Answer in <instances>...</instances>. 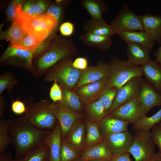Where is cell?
<instances>
[{
	"instance_id": "d590c367",
	"label": "cell",
	"mask_w": 161,
	"mask_h": 161,
	"mask_svg": "<svg viewBox=\"0 0 161 161\" xmlns=\"http://www.w3.org/2000/svg\"><path fill=\"white\" fill-rule=\"evenodd\" d=\"M42 42L27 34L21 41L16 43L10 44V46L16 48L30 51L34 53L40 46Z\"/></svg>"
},
{
	"instance_id": "cb8c5ba5",
	"label": "cell",
	"mask_w": 161,
	"mask_h": 161,
	"mask_svg": "<svg viewBox=\"0 0 161 161\" xmlns=\"http://www.w3.org/2000/svg\"><path fill=\"white\" fill-rule=\"evenodd\" d=\"M113 156L108 148L105 140L92 147L86 148L80 155V157L86 161L98 159L110 161Z\"/></svg>"
},
{
	"instance_id": "f6af8a7d",
	"label": "cell",
	"mask_w": 161,
	"mask_h": 161,
	"mask_svg": "<svg viewBox=\"0 0 161 161\" xmlns=\"http://www.w3.org/2000/svg\"><path fill=\"white\" fill-rule=\"evenodd\" d=\"M11 108L13 112L17 114L25 113L26 110L25 103L18 100L13 101Z\"/></svg>"
},
{
	"instance_id": "f546056e",
	"label": "cell",
	"mask_w": 161,
	"mask_h": 161,
	"mask_svg": "<svg viewBox=\"0 0 161 161\" xmlns=\"http://www.w3.org/2000/svg\"><path fill=\"white\" fill-rule=\"evenodd\" d=\"M49 148L43 143L31 151L23 157L13 159V161H49Z\"/></svg>"
},
{
	"instance_id": "c3c4849f",
	"label": "cell",
	"mask_w": 161,
	"mask_h": 161,
	"mask_svg": "<svg viewBox=\"0 0 161 161\" xmlns=\"http://www.w3.org/2000/svg\"><path fill=\"white\" fill-rule=\"evenodd\" d=\"M130 154L129 152H127L120 155H114L110 161H132L130 157Z\"/></svg>"
},
{
	"instance_id": "8d00e7d4",
	"label": "cell",
	"mask_w": 161,
	"mask_h": 161,
	"mask_svg": "<svg viewBox=\"0 0 161 161\" xmlns=\"http://www.w3.org/2000/svg\"><path fill=\"white\" fill-rule=\"evenodd\" d=\"M17 78L13 73L7 72L3 73L0 76V96L5 89L8 90L10 95L14 86L18 84Z\"/></svg>"
},
{
	"instance_id": "7402d4cb",
	"label": "cell",
	"mask_w": 161,
	"mask_h": 161,
	"mask_svg": "<svg viewBox=\"0 0 161 161\" xmlns=\"http://www.w3.org/2000/svg\"><path fill=\"white\" fill-rule=\"evenodd\" d=\"M111 38L86 32L79 36V39L85 45L97 48L104 52L109 49L113 44Z\"/></svg>"
},
{
	"instance_id": "277c9868",
	"label": "cell",
	"mask_w": 161,
	"mask_h": 161,
	"mask_svg": "<svg viewBox=\"0 0 161 161\" xmlns=\"http://www.w3.org/2000/svg\"><path fill=\"white\" fill-rule=\"evenodd\" d=\"M14 22L18 23L26 33L41 42L58 25L54 17L45 13L38 16H31L22 12L18 18Z\"/></svg>"
},
{
	"instance_id": "f1b7e54d",
	"label": "cell",
	"mask_w": 161,
	"mask_h": 161,
	"mask_svg": "<svg viewBox=\"0 0 161 161\" xmlns=\"http://www.w3.org/2000/svg\"><path fill=\"white\" fill-rule=\"evenodd\" d=\"M86 125V148H89L105 141L100 133L99 123L85 119Z\"/></svg>"
},
{
	"instance_id": "52a82bcc",
	"label": "cell",
	"mask_w": 161,
	"mask_h": 161,
	"mask_svg": "<svg viewBox=\"0 0 161 161\" xmlns=\"http://www.w3.org/2000/svg\"><path fill=\"white\" fill-rule=\"evenodd\" d=\"M155 145L150 130H138L135 131L127 152L135 161H149L154 153Z\"/></svg>"
},
{
	"instance_id": "4fadbf2b",
	"label": "cell",
	"mask_w": 161,
	"mask_h": 161,
	"mask_svg": "<svg viewBox=\"0 0 161 161\" xmlns=\"http://www.w3.org/2000/svg\"><path fill=\"white\" fill-rule=\"evenodd\" d=\"M109 63L101 61L97 65L88 66L85 70H82L79 80L73 90L85 84L109 77Z\"/></svg>"
},
{
	"instance_id": "8992f818",
	"label": "cell",
	"mask_w": 161,
	"mask_h": 161,
	"mask_svg": "<svg viewBox=\"0 0 161 161\" xmlns=\"http://www.w3.org/2000/svg\"><path fill=\"white\" fill-rule=\"evenodd\" d=\"M109 64L110 80L108 84L110 86L119 89L133 77L143 76L141 66L117 57H113Z\"/></svg>"
},
{
	"instance_id": "d6986e66",
	"label": "cell",
	"mask_w": 161,
	"mask_h": 161,
	"mask_svg": "<svg viewBox=\"0 0 161 161\" xmlns=\"http://www.w3.org/2000/svg\"><path fill=\"white\" fill-rule=\"evenodd\" d=\"M130 124L114 117L106 116L99 123V127L101 135L105 140L112 134L128 130Z\"/></svg>"
},
{
	"instance_id": "2e32d148",
	"label": "cell",
	"mask_w": 161,
	"mask_h": 161,
	"mask_svg": "<svg viewBox=\"0 0 161 161\" xmlns=\"http://www.w3.org/2000/svg\"><path fill=\"white\" fill-rule=\"evenodd\" d=\"M133 135L128 130L114 134L105 141L108 148L114 155L127 152L131 143Z\"/></svg>"
},
{
	"instance_id": "7dc6e473",
	"label": "cell",
	"mask_w": 161,
	"mask_h": 161,
	"mask_svg": "<svg viewBox=\"0 0 161 161\" xmlns=\"http://www.w3.org/2000/svg\"><path fill=\"white\" fill-rule=\"evenodd\" d=\"M35 1H30L26 2L22 8V12L30 16H33Z\"/></svg>"
},
{
	"instance_id": "e575fe53",
	"label": "cell",
	"mask_w": 161,
	"mask_h": 161,
	"mask_svg": "<svg viewBox=\"0 0 161 161\" xmlns=\"http://www.w3.org/2000/svg\"><path fill=\"white\" fill-rule=\"evenodd\" d=\"M72 2L71 0H57L49 7L45 14L54 17L59 24L62 21L65 9Z\"/></svg>"
},
{
	"instance_id": "836d02e7",
	"label": "cell",
	"mask_w": 161,
	"mask_h": 161,
	"mask_svg": "<svg viewBox=\"0 0 161 161\" xmlns=\"http://www.w3.org/2000/svg\"><path fill=\"white\" fill-rule=\"evenodd\" d=\"M80 157L77 148L69 142L61 139V161H73Z\"/></svg>"
},
{
	"instance_id": "3957f363",
	"label": "cell",
	"mask_w": 161,
	"mask_h": 161,
	"mask_svg": "<svg viewBox=\"0 0 161 161\" xmlns=\"http://www.w3.org/2000/svg\"><path fill=\"white\" fill-rule=\"evenodd\" d=\"M26 110L24 117L36 127L41 129L53 130L57 122L55 103L47 99L35 101L32 97L25 100Z\"/></svg>"
},
{
	"instance_id": "9f6ffc18",
	"label": "cell",
	"mask_w": 161,
	"mask_h": 161,
	"mask_svg": "<svg viewBox=\"0 0 161 161\" xmlns=\"http://www.w3.org/2000/svg\"><path fill=\"white\" fill-rule=\"evenodd\" d=\"M159 126L161 128V122L158 124Z\"/></svg>"
},
{
	"instance_id": "603a6c76",
	"label": "cell",
	"mask_w": 161,
	"mask_h": 161,
	"mask_svg": "<svg viewBox=\"0 0 161 161\" xmlns=\"http://www.w3.org/2000/svg\"><path fill=\"white\" fill-rule=\"evenodd\" d=\"M141 67L143 76L161 95V66L158 63L151 60Z\"/></svg>"
},
{
	"instance_id": "7bdbcfd3",
	"label": "cell",
	"mask_w": 161,
	"mask_h": 161,
	"mask_svg": "<svg viewBox=\"0 0 161 161\" xmlns=\"http://www.w3.org/2000/svg\"><path fill=\"white\" fill-rule=\"evenodd\" d=\"M74 30V24L69 21L62 23L59 27L60 32L63 36L70 37L73 33Z\"/></svg>"
},
{
	"instance_id": "1f68e13d",
	"label": "cell",
	"mask_w": 161,
	"mask_h": 161,
	"mask_svg": "<svg viewBox=\"0 0 161 161\" xmlns=\"http://www.w3.org/2000/svg\"><path fill=\"white\" fill-rule=\"evenodd\" d=\"M27 34L18 23L13 22L7 30L1 33L0 39L10 41V44H13L21 41Z\"/></svg>"
},
{
	"instance_id": "6da1fadb",
	"label": "cell",
	"mask_w": 161,
	"mask_h": 161,
	"mask_svg": "<svg viewBox=\"0 0 161 161\" xmlns=\"http://www.w3.org/2000/svg\"><path fill=\"white\" fill-rule=\"evenodd\" d=\"M51 131L39 129L23 116L10 120L9 135L15 150V159L21 158L44 143Z\"/></svg>"
},
{
	"instance_id": "d6a6232c",
	"label": "cell",
	"mask_w": 161,
	"mask_h": 161,
	"mask_svg": "<svg viewBox=\"0 0 161 161\" xmlns=\"http://www.w3.org/2000/svg\"><path fill=\"white\" fill-rule=\"evenodd\" d=\"M161 121V109L151 116H145L133 125L132 130L134 131L140 129L150 130L154 126Z\"/></svg>"
},
{
	"instance_id": "816d5d0a",
	"label": "cell",
	"mask_w": 161,
	"mask_h": 161,
	"mask_svg": "<svg viewBox=\"0 0 161 161\" xmlns=\"http://www.w3.org/2000/svg\"><path fill=\"white\" fill-rule=\"evenodd\" d=\"M5 101L2 95L0 96V117L2 118L4 114L5 107Z\"/></svg>"
},
{
	"instance_id": "bcb514c9",
	"label": "cell",
	"mask_w": 161,
	"mask_h": 161,
	"mask_svg": "<svg viewBox=\"0 0 161 161\" xmlns=\"http://www.w3.org/2000/svg\"><path fill=\"white\" fill-rule=\"evenodd\" d=\"M72 65L76 69L84 70L88 67V61L87 59L85 57H78L73 61Z\"/></svg>"
},
{
	"instance_id": "b9f144b4",
	"label": "cell",
	"mask_w": 161,
	"mask_h": 161,
	"mask_svg": "<svg viewBox=\"0 0 161 161\" xmlns=\"http://www.w3.org/2000/svg\"><path fill=\"white\" fill-rule=\"evenodd\" d=\"M151 134L155 145L159 149V152L161 154V128L158 124L151 128Z\"/></svg>"
},
{
	"instance_id": "ba28073f",
	"label": "cell",
	"mask_w": 161,
	"mask_h": 161,
	"mask_svg": "<svg viewBox=\"0 0 161 161\" xmlns=\"http://www.w3.org/2000/svg\"><path fill=\"white\" fill-rule=\"evenodd\" d=\"M110 25L118 35L126 31H144L140 16L136 15L126 4H123Z\"/></svg>"
},
{
	"instance_id": "f35d334b",
	"label": "cell",
	"mask_w": 161,
	"mask_h": 161,
	"mask_svg": "<svg viewBox=\"0 0 161 161\" xmlns=\"http://www.w3.org/2000/svg\"><path fill=\"white\" fill-rule=\"evenodd\" d=\"M108 84L97 99L102 102L107 112L111 107L119 89L116 87L110 86Z\"/></svg>"
},
{
	"instance_id": "74e56055",
	"label": "cell",
	"mask_w": 161,
	"mask_h": 161,
	"mask_svg": "<svg viewBox=\"0 0 161 161\" xmlns=\"http://www.w3.org/2000/svg\"><path fill=\"white\" fill-rule=\"evenodd\" d=\"M10 121L5 119L0 121V153L4 152L11 143L9 132Z\"/></svg>"
},
{
	"instance_id": "ffe728a7",
	"label": "cell",
	"mask_w": 161,
	"mask_h": 161,
	"mask_svg": "<svg viewBox=\"0 0 161 161\" xmlns=\"http://www.w3.org/2000/svg\"><path fill=\"white\" fill-rule=\"evenodd\" d=\"M144 31L161 44V16L147 13L140 15Z\"/></svg>"
},
{
	"instance_id": "30bf717a",
	"label": "cell",
	"mask_w": 161,
	"mask_h": 161,
	"mask_svg": "<svg viewBox=\"0 0 161 161\" xmlns=\"http://www.w3.org/2000/svg\"><path fill=\"white\" fill-rule=\"evenodd\" d=\"M142 77H133L119 89L106 116L114 110L139 97Z\"/></svg>"
},
{
	"instance_id": "9a60e30c",
	"label": "cell",
	"mask_w": 161,
	"mask_h": 161,
	"mask_svg": "<svg viewBox=\"0 0 161 161\" xmlns=\"http://www.w3.org/2000/svg\"><path fill=\"white\" fill-rule=\"evenodd\" d=\"M139 98L147 114L152 108L161 106V95L147 80L142 78Z\"/></svg>"
},
{
	"instance_id": "db71d44e",
	"label": "cell",
	"mask_w": 161,
	"mask_h": 161,
	"mask_svg": "<svg viewBox=\"0 0 161 161\" xmlns=\"http://www.w3.org/2000/svg\"><path fill=\"white\" fill-rule=\"evenodd\" d=\"M87 161H110L109 160H104V159H94L90 160Z\"/></svg>"
},
{
	"instance_id": "f907efd6",
	"label": "cell",
	"mask_w": 161,
	"mask_h": 161,
	"mask_svg": "<svg viewBox=\"0 0 161 161\" xmlns=\"http://www.w3.org/2000/svg\"><path fill=\"white\" fill-rule=\"evenodd\" d=\"M153 54L156 57L155 61L161 66V44L157 49L156 51L154 52Z\"/></svg>"
},
{
	"instance_id": "44dd1931",
	"label": "cell",
	"mask_w": 161,
	"mask_h": 161,
	"mask_svg": "<svg viewBox=\"0 0 161 161\" xmlns=\"http://www.w3.org/2000/svg\"><path fill=\"white\" fill-rule=\"evenodd\" d=\"M61 131L59 123L57 121L55 127L47 137L44 141L49 148V161H61Z\"/></svg>"
},
{
	"instance_id": "5b68a950",
	"label": "cell",
	"mask_w": 161,
	"mask_h": 161,
	"mask_svg": "<svg viewBox=\"0 0 161 161\" xmlns=\"http://www.w3.org/2000/svg\"><path fill=\"white\" fill-rule=\"evenodd\" d=\"M72 57L63 59L46 72L44 80L46 82L56 81L61 86L73 90L79 80L82 70L72 66Z\"/></svg>"
},
{
	"instance_id": "11a10c76",
	"label": "cell",
	"mask_w": 161,
	"mask_h": 161,
	"mask_svg": "<svg viewBox=\"0 0 161 161\" xmlns=\"http://www.w3.org/2000/svg\"><path fill=\"white\" fill-rule=\"evenodd\" d=\"M73 161H86L83 159L81 157L79 158H77L75 160H74Z\"/></svg>"
},
{
	"instance_id": "ac0fdd59",
	"label": "cell",
	"mask_w": 161,
	"mask_h": 161,
	"mask_svg": "<svg viewBox=\"0 0 161 161\" xmlns=\"http://www.w3.org/2000/svg\"><path fill=\"white\" fill-rule=\"evenodd\" d=\"M85 118L78 120L63 139L74 145L80 153L86 148V125Z\"/></svg>"
},
{
	"instance_id": "e0dca14e",
	"label": "cell",
	"mask_w": 161,
	"mask_h": 161,
	"mask_svg": "<svg viewBox=\"0 0 161 161\" xmlns=\"http://www.w3.org/2000/svg\"><path fill=\"white\" fill-rule=\"evenodd\" d=\"M127 61L132 64L142 66L151 60L149 55L152 48L133 43H126Z\"/></svg>"
},
{
	"instance_id": "7c38bea8",
	"label": "cell",
	"mask_w": 161,
	"mask_h": 161,
	"mask_svg": "<svg viewBox=\"0 0 161 161\" xmlns=\"http://www.w3.org/2000/svg\"><path fill=\"white\" fill-rule=\"evenodd\" d=\"M110 80L109 77L82 86L73 90L84 106L97 100Z\"/></svg>"
},
{
	"instance_id": "9c48e42d",
	"label": "cell",
	"mask_w": 161,
	"mask_h": 161,
	"mask_svg": "<svg viewBox=\"0 0 161 161\" xmlns=\"http://www.w3.org/2000/svg\"><path fill=\"white\" fill-rule=\"evenodd\" d=\"M33 52L9 46L2 55L0 63L3 66L10 65L32 73Z\"/></svg>"
},
{
	"instance_id": "83f0119b",
	"label": "cell",
	"mask_w": 161,
	"mask_h": 161,
	"mask_svg": "<svg viewBox=\"0 0 161 161\" xmlns=\"http://www.w3.org/2000/svg\"><path fill=\"white\" fill-rule=\"evenodd\" d=\"M85 118L90 121L99 123L107 115V112L102 102L97 100L85 106Z\"/></svg>"
},
{
	"instance_id": "8fae6325",
	"label": "cell",
	"mask_w": 161,
	"mask_h": 161,
	"mask_svg": "<svg viewBox=\"0 0 161 161\" xmlns=\"http://www.w3.org/2000/svg\"><path fill=\"white\" fill-rule=\"evenodd\" d=\"M146 114L138 97L119 107L107 116L114 117L133 125Z\"/></svg>"
},
{
	"instance_id": "7a4b0ae2",
	"label": "cell",
	"mask_w": 161,
	"mask_h": 161,
	"mask_svg": "<svg viewBox=\"0 0 161 161\" xmlns=\"http://www.w3.org/2000/svg\"><path fill=\"white\" fill-rule=\"evenodd\" d=\"M77 51L76 46L72 40L62 35L53 34L47 47L39 55L33 58L34 77L38 78L44 75L51 67L61 60L75 55Z\"/></svg>"
},
{
	"instance_id": "484cf974",
	"label": "cell",
	"mask_w": 161,
	"mask_h": 161,
	"mask_svg": "<svg viewBox=\"0 0 161 161\" xmlns=\"http://www.w3.org/2000/svg\"><path fill=\"white\" fill-rule=\"evenodd\" d=\"M79 3L93 20L103 17V13H107L109 11V5L103 0H80Z\"/></svg>"
},
{
	"instance_id": "60d3db41",
	"label": "cell",
	"mask_w": 161,
	"mask_h": 161,
	"mask_svg": "<svg viewBox=\"0 0 161 161\" xmlns=\"http://www.w3.org/2000/svg\"><path fill=\"white\" fill-rule=\"evenodd\" d=\"M49 96L54 103L61 102L62 99L63 93L61 87L56 81H54L50 88Z\"/></svg>"
},
{
	"instance_id": "681fc988",
	"label": "cell",
	"mask_w": 161,
	"mask_h": 161,
	"mask_svg": "<svg viewBox=\"0 0 161 161\" xmlns=\"http://www.w3.org/2000/svg\"><path fill=\"white\" fill-rule=\"evenodd\" d=\"M13 159L11 152L0 153V161H13Z\"/></svg>"
},
{
	"instance_id": "f5cc1de1",
	"label": "cell",
	"mask_w": 161,
	"mask_h": 161,
	"mask_svg": "<svg viewBox=\"0 0 161 161\" xmlns=\"http://www.w3.org/2000/svg\"><path fill=\"white\" fill-rule=\"evenodd\" d=\"M149 161H161V154L159 152L154 153Z\"/></svg>"
},
{
	"instance_id": "4316f807",
	"label": "cell",
	"mask_w": 161,
	"mask_h": 161,
	"mask_svg": "<svg viewBox=\"0 0 161 161\" xmlns=\"http://www.w3.org/2000/svg\"><path fill=\"white\" fill-rule=\"evenodd\" d=\"M118 35L120 38L126 43H135L151 48L155 44L152 38L144 31H126Z\"/></svg>"
},
{
	"instance_id": "4dcf8cb0",
	"label": "cell",
	"mask_w": 161,
	"mask_h": 161,
	"mask_svg": "<svg viewBox=\"0 0 161 161\" xmlns=\"http://www.w3.org/2000/svg\"><path fill=\"white\" fill-rule=\"evenodd\" d=\"M61 86L63 93V98L61 102L76 112H80L82 111L83 109V105L76 93L67 88Z\"/></svg>"
},
{
	"instance_id": "5bb4252c",
	"label": "cell",
	"mask_w": 161,
	"mask_h": 161,
	"mask_svg": "<svg viewBox=\"0 0 161 161\" xmlns=\"http://www.w3.org/2000/svg\"><path fill=\"white\" fill-rule=\"evenodd\" d=\"M57 107V119L61 131V139H63L78 120L85 118L80 112L69 108L61 102L55 103Z\"/></svg>"
},
{
	"instance_id": "ee69618b",
	"label": "cell",
	"mask_w": 161,
	"mask_h": 161,
	"mask_svg": "<svg viewBox=\"0 0 161 161\" xmlns=\"http://www.w3.org/2000/svg\"><path fill=\"white\" fill-rule=\"evenodd\" d=\"M49 1H37L35 4L33 16H37L44 14L48 8Z\"/></svg>"
},
{
	"instance_id": "d4e9b609",
	"label": "cell",
	"mask_w": 161,
	"mask_h": 161,
	"mask_svg": "<svg viewBox=\"0 0 161 161\" xmlns=\"http://www.w3.org/2000/svg\"><path fill=\"white\" fill-rule=\"evenodd\" d=\"M83 29L86 32L104 36L112 37L116 34L112 26L107 24L103 17L90 19L85 23Z\"/></svg>"
},
{
	"instance_id": "ab89813d",
	"label": "cell",
	"mask_w": 161,
	"mask_h": 161,
	"mask_svg": "<svg viewBox=\"0 0 161 161\" xmlns=\"http://www.w3.org/2000/svg\"><path fill=\"white\" fill-rule=\"evenodd\" d=\"M21 1H14L8 6L6 10V15L8 20L15 22L20 16L22 10Z\"/></svg>"
}]
</instances>
